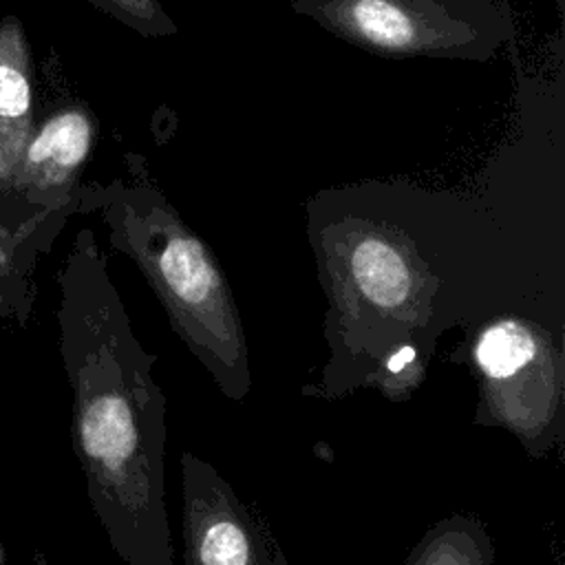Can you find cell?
Returning <instances> with one entry per match:
<instances>
[{
  "mask_svg": "<svg viewBox=\"0 0 565 565\" xmlns=\"http://www.w3.org/2000/svg\"><path fill=\"white\" fill-rule=\"evenodd\" d=\"M60 358L88 503L124 565H174L166 510V397L90 230L57 274Z\"/></svg>",
  "mask_w": 565,
  "mask_h": 565,
  "instance_id": "cell-1",
  "label": "cell"
},
{
  "mask_svg": "<svg viewBox=\"0 0 565 565\" xmlns=\"http://www.w3.org/2000/svg\"><path fill=\"white\" fill-rule=\"evenodd\" d=\"M130 181L113 183L102 201L110 245L143 274L172 331L203 364L218 391L245 399L249 351L232 285L210 245L183 221L141 157H128Z\"/></svg>",
  "mask_w": 565,
  "mask_h": 565,
  "instance_id": "cell-2",
  "label": "cell"
},
{
  "mask_svg": "<svg viewBox=\"0 0 565 565\" xmlns=\"http://www.w3.org/2000/svg\"><path fill=\"white\" fill-rule=\"evenodd\" d=\"M311 243L331 298L327 329L338 355L373 369L399 351L417 355L415 333L430 327L444 280L408 232L384 214L351 210L313 223Z\"/></svg>",
  "mask_w": 565,
  "mask_h": 565,
  "instance_id": "cell-3",
  "label": "cell"
},
{
  "mask_svg": "<svg viewBox=\"0 0 565 565\" xmlns=\"http://www.w3.org/2000/svg\"><path fill=\"white\" fill-rule=\"evenodd\" d=\"M289 9L371 55L486 62L514 38L499 0H289Z\"/></svg>",
  "mask_w": 565,
  "mask_h": 565,
  "instance_id": "cell-4",
  "label": "cell"
},
{
  "mask_svg": "<svg viewBox=\"0 0 565 565\" xmlns=\"http://www.w3.org/2000/svg\"><path fill=\"white\" fill-rule=\"evenodd\" d=\"M181 497L185 565H287L267 525L190 450L181 452Z\"/></svg>",
  "mask_w": 565,
  "mask_h": 565,
  "instance_id": "cell-5",
  "label": "cell"
},
{
  "mask_svg": "<svg viewBox=\"0 0 565 565\" xmlns=\"http://www.w3.org/2000/svg\"><path fill=\"white\" fill-rule=\"evenodd\" d=\"M95 124L82 108L55 113L29 139L20 161V185L62 201L93 146Z\"/></svg>",
  "mask_w": 565,
  "mask_h": 565,
  "instance_id": "cell-6",
  "label": "cell"
},
{
  "mask_svg": "<svg viewBox=\"0 0 565 565\" xmlns=\"http://www.w3.org/2000/svg\"><path fill=\"white\" fill-rule=\"evenodd\" d=\"M0 31V179L20 166L31 128V82L20 38Z\"/></svg>",
  "mask_w": 565,
  "mask_h": 565,
  "instance_id": "cell-7",
  "label": "cell"
},
{
  "mask_svg": "<svg viewBox=\"0 0 565 565\" xmlns=\"http://www.w3.org/2000/svg\"><path fill=\"white\" fill-rule=\"evenodd\" d=\"M44 241H33L24 232L0 234V327L24 329L38 298L35 263Z\"/></svg>",
  "mask_w": 565,
  "mask_h": 565,
  "instance_id": "cell-8",
  "label": "cell"
},
{
  "mask_svg": "<svg viewBox=\"0 0 565 565\" xmlns=\"http://www.w3.org/2000/svg\"><path fill=\"white\" fill-rule=\"evenodd\" d=\"M536 355V340L530 327L516 320H501L481 331L475 344V362L488 380L516 375Z\"/></svg>",
  "mask_w": 565,
  "mask_h": 565,
  "instance_id": "cell-9",
  "label": "cell"
},
{
  "mask_svg": "<svg viewBox=\"0 0 565 565\" xmlns=\"http://www.w3.org/2000/svg\"><path fill=\"white\" fill-rule=\"evenodd\" d=\"M121 24L130 26L141 38L177 35L179 24L166 11L161 0H88Z\"/></svg>",
  "mask_w": 565,
  "mask_h": 565,
  "instance_id": "cell-10",
  "label": "cell"
},
{
  "mask_svg": "<svg viewBox=\"0 0 565 565\" xmlns=\"http://www.w3.org/2000/svg\"><path fill=\"white\" fill-rule=\"evenodd\" d=\"M481 556L475 532L457 523L455 527L444 525L430 534L422 543V554H417L413 565H483Z\"/></svg>",
  "mask_w": 565,
  "mask_h": 565,
  "instance_id": "cell-11",
  "label": "cell"
},
{
  "mask_svg": "<svg viewBox=\"0 0 565 565\" xmlns=\"http://www.w3.org/2000/svg\"><path fill=\"white\" fill-rule=\"evenodd\" d=\"M31 565H51V563H49V558H46L42 552H35V554H33Z\"/></svg>",
  "mask_w": 565,
  "mask_h": 565,
  "instance_id": "cell-12",
  "label": "cell"
},
{
  "mask_svg": "<svg viewBox=\"0 0 565 565\" xmlns=\"http://www.w3.org/2000/svg\"><path fill=\"white\" fill-rule=\"evenodd\" d=\"M0 565H7V550L2 545V541H0Z\"/></svg>",
  "mask_w": 565,
  "mask_h": 565,
  "instance_id": "cell-13",
  "label": "cell"
},
{
  "mask_svg": "<svg viewBox=\"0 0 565 565\" xmlns=\"http://www.w3.org/2000/svg\"><path fill=\"white\" fill-rule=\"evenodd\" d=\"M554 4L558 7V11H563V7H565V0H554Z\"/></svg>",
  "mask_w": 565,
  "mask_h": 565,
  "instance_id": "cell-14",
  "label": "cell"
}]
</instances>
